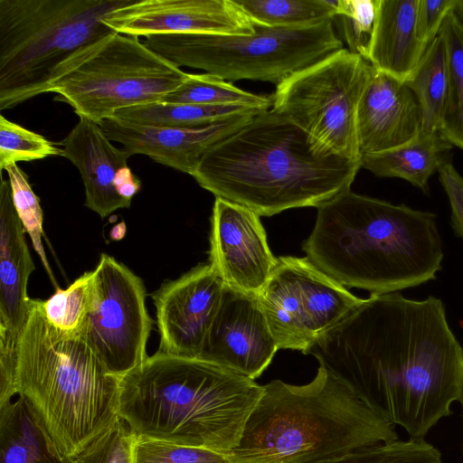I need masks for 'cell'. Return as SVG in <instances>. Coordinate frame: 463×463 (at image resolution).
<instances>
[{
    "label": "cell",
    "instance_id": "obj_24",
    "mask_svg": "<svg viewBox=\"0 0 463 463\" xmlns=\"http://www.w3.org/2000/svg\"><path fill=\"white\" fill-rule=\"evenodd\" d=\"M406 83L415 94L422 111L421 132L439 133L449 91L447 47L441 34L439 33L428 45Z\"/></svg>",
    "mask_w": 463,
    "mask_h": 463
},
{
    "label": "cell",
    "instance_id": "obj_40",
    "mask_svg": "<svg viewBox=\"0 0 463 463\" xmlns=\"http://www.w3.org/2000/svg\"><path fill=\"white\" fill-rule=\"evenodd\" d=\"M460 402H461V404H462V408H463V397H462V399H461Z\"/></svg>",
    "mask_w": 463,
    "mask_h": 463
},
{
    "label": "cell",
    "instance_id": "obj_28",
    "mask_svg": "<svg viewBox=\"0 0 463 463\" xmlns=\"http://www.w3.org/2000/svg\"><path fill=\"white\" fill-rule=\"evenodd\" d=\"M162 101L241 106L260 110H268L272 106V98L245 91L230 81L209 73L188 74L183 83Z\"/></svg>",
    "mask_w": 463,
    "mask_h": 463
},
{
    "label": "cell",
    "instance_id": "obj_18",
    "mask_svg": "<svg viewBox=\"0 0 463 463\" xmlns=\"http://www.w3.org/2000/svg\"><path fill=\"white\" fill-rule=\"evenodd\" d=\"M265 110H255L202 128H175L128 123L115 118L99 125L106 136L131 156L146 155L156 163L193 175L203 156Z\"/></svg>",
    "mask_w": 463,
    "mask_h": 463
},
{
    "label": "cell",
    "instance_id": "obj_6",
    "mask_svg": "<svg viewBox=\"0 0 463 463\" xmlns=\"http://www.w3.org/2000/svg\"><path fill=\"white\" fill-rule=\"evenodd\" d=\"M17 395L25 397L70 458L119 418L121 378L109 373L81 337L64 336L45 320L40 299L22 333Z\"/></svg>",
    "mask_w": 463,
    "mask_h": 463
},
{
    "label": "cell",
    "instance_id": "obj_25",
    "mask_svg": "<svg viewBox=\"0 0 463 463\" xmlns=\"http://www.w3.org/2000/svg\"><path fill=\"white\" fill-rule=\"evenodd\" d=\"M260 110L241 106L156 101L118 111L113 118L134 124L175 128H202L234 116Z\"/></svg>",
    "mask_w": 463,
    "mask_h": 463
},
{
    "label": "cell",
    "instance_id": "obj_13",
    "mask_svg": "<svg viewBox=\"0 0 463 463\" xmlns=\"http://www.w3.org/2000/svg\"><path fill=\"white\" fill-rule=\"evenodd\" d=\"M225 283L210 263L165 281L151 298L160 335L159 352L197 358L219 309Z\"/></svg>",
    "mask_w": 463,
    "mask_h": 463
},
{
    "label": "cell",
    "instance_id": "obj_2",
    "mask_svg": "<svg viewBox=\"0 0 463 463\" xmlns=\"http://www.w3.org/2000/svg\"><path fill=\"white\" fill-rule=\"evenodd\" d=\"M360 168L271 109L213 147L192 176L215 197L272 216L350 190Z\"/></svg>",
    "mask_w": 463,
    "mask_h": 463
},
{
    "label": "cell",
    "instance_id": "obj_16",
    "mask_svg": "<svg viewBox=\"0 0 463 463\" xmlns=\"http://www.w3.org/2000/svg\"><path fill=\"white\" fill-rule=\"evenodd\" d=\"M9 180L0 184V384H15L18 345L31 311L27 283L35 267Z\"/></svg>",
    "mask_w": 463,
    "mask_h": 463
},
{
    "label": "cell",
    "instance_id": "obj_29",
    "mask_svg": "<svg viewBox=\"0 0 463 463\" xmlns=\"http://www.w3.org/2000/svg\"><path fill=\"white\" fill-rule=\"evenodd\" d=\"M92 274L88 271L67 288L56 289L47 300L40 299L47 323L64 336L81 337L91 302Z\"/></svg>",
    "mask_w": 463,
    "mask_h": 463
},
{
    "label": "cell",
    "instance_id": "obj_37",
    "mask_svg": "<svg viewBox=\"0 0 463 463\" xmlns=\"http://www.w3.org/2000/svg\"><path fill=\"white\" fill-rule=\"evenodd\" d=\"M438 174L450 205V225L455 235L463 240V176L451 161L446 163Z\"/></svg>",
    "mask_w": 463,
    "mask_h": 463
},
{
    "label": "cell",
    "instance_id": "obj_5",
    "mask_svg": "<svg viewBox=\"0 0 463 463\" xmlns=\"http://www.w3.org/2000/svg\"><path fill=\"white\" fill-rule=\"evenodd\" d=\"M395 426L319 365L303 385L273 380L249 416L229 463H321L398 439Z\"/></svg>",
    "mask_w": 463,
    "mask_h": 463
},
{
    "label": "cell",
    "instance_id": "obj_12",
    "mask_svg": "<svg viewBox=\"0 0 463 463\" xmlns=\"http://www.w3.org/2000/svg\"><path fill=\"white\" fill-rule=\"evenodd\" d=\"M92 274L90 307L81 338L104 368L122 378L146 358L152 319L142 279L105 253Z\"/></svg>",
    "mask_w": 463,
    "mask_h": 463
},
{
    "label": "cell",
    "instance_id": "obj_38",
    "mask_svg": "<svg viewBox=\"0 0 463 463\" xmlns=\"http://www.w3.org/2000/svg\"><path fill=\"white\" fill-rule=\"evenodd\" d=\"M116 185L118 194L128 203H131L133 196L139 191L141 186L140 181L134 175L128 166L119 170Z\"/></svg>",
    "mask_w": 463,
    "mask_h": 463
},
{
    "label": "cell",
    "instance_id": "obj_36",
    "mask_svg": "<svg viewBox=\"0 0 463 463\" xmlns=\"http://www.w3.org/2000/svg\"><path fill=\"white\" fill-rule=\"evenodd\" d=\"M456 6L457 0H418L416 32L425 46L439 35L444 21L456 11Z\"/></svg>",
    "mask_w": 463,
    "mask_h": 463
},
{
    "label": "cell",
    "instance_id": "obj_7",
    "mask_svg": "<svg viewBox=\"0 0 463 463\" xmlns=\"http://www.w3.org/2000/svg\"><path fill=\"white\" fill-rule=\"evenodd\" d=\"M133 0H0V109L50 92L56 70L113 32L103 20Z\"/></svg>",
    "mask_w": 463,
    "mask_h": 463
},
{
    "label": "cell",
    "instance_id": "obj_39",
    "mask_svg": "<svg viewBox=\"0 0 463 463\" xmlns=\"http://www.w3.org/2000/svg\"><path fill=\"white\" fill-rule=\"evenodd\" d=\"M456 13L463 20V0H457Z\"/></svg>",
    "mask_w": 463,
    "mask_h": 463
},
{
    "label": "cell",
    "instance_id": "obj_8",
    "mask_svg": "<svg viewBox=\"0 0 463 463\" xmlns=\"http://www.w3.org/2000/svg\"><path fill=\"white\" fill-rule=\"evenodd\" d=\"M188 74L138 37L113 31L66 60L50 92L80 118L100 124L121 109L162 101Z\"/></svg>",
    "mask_w": 463,
    "mask_h": 463
},
{
    "label": "cell",
    "instance_id": "obj_26",
    "mask_svg": "<svg viewBox=\"0 0 463 463\" xmlns=\"http://www.w3.org/2000/svg\"><path fill=\"white\" fill-rule=\"evenodd\" d=\"M253 24L307 27L333 20L338 0H233Z\"/></svg>",
    "mask_w": 463,
    "mask_h": 463
},
{
    "label": "cell",
    "instance_id": "obj_15",
    "mask_svg": "<svg viewBox=\"0 0 463 463\" xmlns=\"http://www.w3.org/2000/svg\"><path fill=\"white\" fill-rule=\"evenodd\" d=\"M260 215L215 197L211 216L209 263L225 285L258 294L278 263Z\"/></svg>",
    "mask_w": 463,
    "mask_h": 463
},
{
    "label": "cell",
    "instance_id": "obj_17",
    "mask_svg": "<svg viewBox=\"0 0 463 463\" xmlns=\"http://www.w3.org/2000/svg\"><path fill=\"white\" fill-rule=\"evenodd\" d=\"M104 24L134 37L160 34L250 35L255 27L233 0H133Z\"/></svg>",
    "mask_w": 463,
    "mask_h": 463
},
{
    "label": "cell",
    "instance_id": "obj_34",
    "mask_svg": "<svg viewBox=\"0 0 463 463\" xmlns=\"http://www.w3.org/2000/svg\"><path fill=\"white\" fill-rule=\"evenodd\" d=\"M137 434L120 417L97 437L71 463H134Z\"/></svg>",
    "mask_w": 463,
    "mask_h": 463
},
{
    "label": "cell",
    "instance_id": "obj_11",
    "mask_svg": "<svg viewBox=\"0 0 463 463\" xmlns=\"http://www.w3.org/2000/svg\"><path fill=\"white\" fill-rule=\"evenodd\" d=\"M279 349L303 354L364 302L307 257L281 256L257 294Z\"/></svg>",
    "mask_w": 463,
    "mask_h": 463
},
{
    "label": "cell",
    "instance_id": "obj_35",
    "mask_svg": "<svg viewBox=\"0 0 463 463\" xmlns=\"http://www.w3.org/2000/svg\"><path fill=\"white\" fill-rule=\"evenodd\" d=\"M134 463H229L226 454L137 436Z\"/></svg>",
    "mask_w": 463,
    "mask_h": 463
},
{
    "label": "cell",
    "instance_id": "obj_10",
    "mask_svg": "<svg viewBox=\"0 0 463 463\" xmlns=\"http://www.w3.org/2000/svg\"><path fill=\"white\" fill-rule=\"evenodd\" d=\"M372 70L343 48L278 84L272 109L330 152L361 162L356 115Z\"/></svg>",
    "mask_w": 463,
    "mask_h": 463
},
{
    "label": "cell",
    "instance_id": "obj_31",
    "mask_svg": "<svg viewBox=\"0 0 463 463\" xmlns=\"http://www.w3.org/2000/svg\"><path fill=\"white\" fill-rule=\"evenodd\" d=\"M321 463H442L441 453L424 439H396L363 447Z\"/></svg>",
    "mask_w": 463,
    "mask_h": 463
},
{
    "label": "cell",
    "instance_id": "obj_22",
    "mask_svg": "<svg viewBox=\"0 0 463 463\" xmlns=\"http://www.w3.org/2000/svg\"><path fill=\"white\" fill-rule=\"evenodd\" d=\"M0 463H71L22 395L0 406Z\"/></svg>",
    "mask_w": 463,
    "mask_h": 463
},
{
    "label": "cell",
    "instance_id": "obj_3",
    "mask_svg": "<svg viewBox=\"0 0 463 463\" xmlns=\"http://www.w3.org/2000/svg\"><path fill=\"white\" fill-rule=\"evenodd\" d=\"M302 250L330 278L383 295L437 279L444 257L437 215L347 190L317 207Z\"/></svg>",
    "mask_w": 463,
    "mask_h": 463
},
{
    "label": "cell",
    "instance_id": "obj_1",
    "mask_svg": "<svg viewBox=\"0 0 463 463\" xmlns=\"http://www.w3.org/2000/svg\"><path fill=\"white\" fill-rule=\"evenodd\" d=\"M304 354L412 439H424L463 397V347L434 296L370 295Z\"/></svg>",
    "mask_w": 463,
    "mask_h": 463
},
{
    "label": "cell",
    "instance_id": "obj_20",
    "mask_svg": "<svg viewBox=\"0 0 463 463\" xmlns=\"http://www.w3.org/2000/svg\"><path fill=\"white\" fill-rule=\"evenodd\" d=\"M61 145L62 156L80 174L89 209L105 218L130 206L131 203L118 194L116 180L119 170L128 166L131 154L112 145L99 124L80 118Z\"/></svg>",
    "mask_w": 463,
    "mask_h": 463
},
{
    "label": "cell",
    "instance_id": "obj_4",
    "mask_svg": "<svg viewBox=\"0 0 463 463\" xmlns=\"http://www.w3.org/2000/svg\"><path fill=\"white\" fill-rule=\"evenodd\" d=\"M262 392L230 369L157 351L121 378L118 412L137 435L228 455Z\"/></svg>",
    "mask_w": 463,
    "mask_h": 463
},
{
    "label": "cell",
    "instance_id": "obj_21",
    "mask_svg": "<svg viewBox=\"0 0 463 463\" xmlns=\"http://www.w3.org/2000/svg\"><path fill=\"white\" fill-rule=\"evenodd\" d=\"M418 0H379L369 63L406 82L426 49L416 32Z\"/></svg>",
    "mask_w": 463,
    "mask_h": 463
},
{
    "label": "cell",
    "instance_id": "obj_14",
    "mask_svg": "<svg viewBox=\"0 0 463 463\" xmlns=\"http://www.w3.org/2000/svg\"><path fill=\"white\" fill-rule=\"evenodd\" d=\"M278 350L257 294L225 285L219 309L196 359L255 380L268 368Z\"/></svg>",
    "mask_w": 463,
    "mask_h": 463
},
{
    "label": "cell",
    "instance_id": "obj_23",
    "mask_svg": "<svg viewBox=\"0 0 463 463\" xmlns=\"http://www.w3.org/2000/svg\"><path fill=\"white\" fill-rule=\"evenodd\" d=\"M453 146L439 132H421L394 149L364 155L361 167L377 177L400 178L430 194V177L449 161Z\"/></svg>",
    "mask_w": 463,
    "mask_h": 463
},
{
    "label": "cell",
    "instance_id": "obj_33",
    "mask_svg": "<svg viewBox=\"0 0 463 463\" xmlns=\"http://www.w3.org/2000/svg\"><path fill=\"white\" fill-rule=\"evenodd\" d=\"M62 156V148L40 134L10 121L0 115V170L18 162Z\"/></svg>",
    "mask_w": 463,
    "mask_h": 463
},
{
    "label": "cell",
    "instance_id": "obj_9",
    "mask_svg": "<svg viewBox=\"0 0 463 463\" xmlns=\"http://www.w3.org/2000/svg\"><path fill=\"white\" fill-rule=\"evenodd\" d=\"M254 27L250 35L160 34L146 37L144 43L179 68L203 70L227 81L275 86L345 48L332 21L307 27Z\"/></svg>",
    "mask_w": 463,
    "mask_h": 463
},
{
    "label": "cell",
    "instance_id": "obj_32",
    "mask_svg": "<svg viewBox=\"0 0 463 463\" xmlns=\"http://www.w3.org/2000/svg\"><path fill=\"white\" fill-rule=\"evenodd\" d=\"M5 171L8 174L15 212L25 232L29 234L33 246L40 257L47 274L57 289L59 287L55 281L42 243L43 213L40 206L39 198L33 193L27 175L17 164L11 165Z\"/></svg>",
    "mask_w": 463,
    "mask_h": 463
},
{
    "label": "cell",
    "instance_id": "obj_19",
    "mask_svg": "<svg viewBox=\"0 0 463 463\" xmlns=\"http://www.w3.org/2000/svg\"><path fill=\"white\" fill-rule=\"evenodd\" d=\"M356 127L361 157L403 146L422 130L420 103L404 81L373 67L360 99Z\"/></svg>",
    "mask_w": 463,
    "mask_h": 463
},
{
    "label": "cell",
    "instance_id": "obj_27",
    "mask_svg": "<svg viewBox=\"0 0 463 463\" xmlns=\"http://www.w3.org/2000/svg\"><path fill=\"white\" fill-rule=\"evenodd\" d=\"M439 34L448 54L449 91L439 134L463 149V21L456 11L448 15Z\"/></svg>",
    "mask_w": 463,
    "mask_h": 463
},
{
    "label": "cell",
    "instance_id": "obj_30",
    "mask_svg": "<svg viewBox=\"0 0 463 463\" xmlns=\"http://www.w3.org/2000/svg\"><path fill=\"white\" fill-rule=\"evenodd\" d=\"M378 4L379 0H338L332 20L346 49L367 61L375 30Z\"/></svg>",
    "mask_w": 463,
    "mask_h": 463
}]
</instances>
